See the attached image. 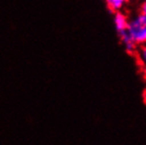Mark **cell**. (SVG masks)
I'll list each match as a JSON object with an SVG mask.
<instances>
[{"mask_svg": "<svg viewBox=\"0 0 146 145\" xmlns=\"http://www.w3.org/2000/svg\"><path fill=\"white\" fill-rule=\"evenodd\" d=\"M127 32L131 40L137 44H146V16L137 15L128 23Z\"/></svg>", "mask_w": 146, "mask_h": 145, "instance_id": "6da1fadb", "label": "cell"}, {"mask_svg": "<svg viewBox=\"0 0 146 145\" xmlns=\"http://www.w3.org/2000/svg\"><path fill=\"white\" fill-rule=\"evenodd\" d=\"M123 1H124V2H127V1H129V0H123Z\"/></svg>", "mask_w": 146, "mask_h": 145, "instance_id": "8992f818", "label": "cell"}, {"mask_svg": "<svg viewBox=\"0 0 146 145\" xmlns=\"http://www.w3.org/2000/svg\"><path fill=\"white\" fill-rule=\"evenodd\" d=\"M139 57L141 63L146 67V44H144V46L141 48V50L139 52Z\"/></svg>", "mask_w": 146, "mask_h": 145, "instance_id": "277c9868", "label": "cell"}, {"mask_svg": "<svg viewBox=\"0 0 146 145\" xmlns=\"http://www.w3.org/2000/svg\"><path fill=\"white\" fill-rule=\"evenodd\" d=\"M128 23H129V20L124 14H122V13L115 14V16H114V25H115V29H117L119 35L122 33L127 32Z\"/></svg>", "mask_w": 146, "mask_h": 145, "instance_id": "7a4b0ae2", "label": "cell"}, {"mask_svg": "<svg viewBox=\"0 0 146 145\" xmlns=\"http://www.w3.org/2000/svg\"><path fill=\"white\" fill-rule=\"evenodd\" d=\"M141 14H143L144 16H146V0L143 1L142 5H141Z\"/></svg>", "mask_w": 146, "mask_h": 145, "instance_id": "5b68a950", "label": "cell"}, {"mask_svg": "<svg viewBox=\"0 0 146 145\" xmlns=\"http://www.w3.org/2000/svg\"><path fill=\"white\" fill-rule=\"evenodd\" d=\"M105 1H106L108 7L112 11H119L124 4L123 0H105Z\"/></svg>", "mask_w": 146, "mask_h": 145, "instance_id": "3957f363", "label": "cell"}]
</instances>
